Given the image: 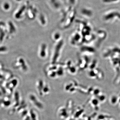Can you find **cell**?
I'll list each match as a JSON object with an SVG mask.
<instances>
[{
  "label": "cell",
  "mask_w": 120,
  "mask_h": 120,
  "mask_svg": "<svg viewBox=\"0 0 120 120\" xmlns=\"http://www.w3.org/2000/svg\"><path fill=\"white\" fill-rule=\"evenodd\" d=\"M63 43L64 42L63 41H60L56 45L54 52V54L52 60V63L53 64H55L57 60L58 56L60 55V50L62 47Z\"/></svg>",
  "instance_id": "1"
},
{
  "label": "cell",
  "mask_w": 120,
  "mask_h": 120,
  "mask_svg": "<svg viewBox=\"0 0 120 120\" xmlns=\"http://www.w3.org/2000/svg\"><path fill=\"white\" fill-rule=\"evenodd\" d=\"M46 46L45 44H43L42 45L41 52H40V56L41 57H45L46 56Z\"/></svg>",
  "instance_id": "2"
},
{
  "label": "cell",
  "mask_w": 120,
  "mask_h": 120,
  "mask_svg": "<svg viewBox=\"0 0 120 120\" xmlns=\"http://www.w3.org/2000/svg\"><path fill=\"white\" fill-rule=\"evenodd\" d=\"M80 38V35H79L78 34H76L75 35V36L73 37V41H79Z\"/></svg>",
  "instance_id": "3"
},
{
  "label": "cell",
  "mask_w": 120,
  "mask_h": 120,
  "mask_svg": "<svg viewBox=\"0 0 120 120\" xmlns=\"http://www.w3.org/2000/svg\"><path fill=\"white\" fill-rule=\"evenodd\" d=\"M57 74L58 75L60 76L62 75H63V71L62 69H58L57 71Z\"/></svg>",
  "instance_id": "4"
},
{
  "label": "cell",
  "mask_w": 120,
  "mask_h": 120,
  "mask_svg": "<svg viewBox=\"0 0 120 120\" xmlns=\"http://www.w3.org/2000/svg\"><path fill=\"white\" fill-rule=\"evenodd\" d=\"M60 35L59 34H56L54 35V38H55V39H56V40H57L58 39L60 38Z\"/></svg>",
  "instance_id": "5"
},
{
  "label": "cell",
  "mask_w": 120,
  "mask_h": 120,
  "mask_svg": "<svg viewBox=\"0 0 120 120\" xmlns=\"http://www.w3.org/2000/svg\"><path fill=\"white\" fill-rule=\"evenodd\" d=\"M56 73H55V72H52V73H51V74H50V76H51V77H54L55 76H56Z\"/></svg>",
  "instance_id": "6"
},
{
  "label": "cell",
  "mask_w": 120,
  "mask_h": 120,
  "mask_svg": "<svg viewBox=\"0 0 120 120\" xmlns=\"http://www.w3.org/2000/svg\"><path fill=\"white\" fill-rule=\"evenodd\" d=\"M75 69L74 68H72L71 69V72H75Z\"/></svg>",
  "instance_id": "7"
},
{
  "label": "cell",
  "mask_w": 120,
  "mask_h": 120,
  "mask_svg": "<svg viewBox=\"0 0 120 120\" xmlns=\"http://www.w3.org/2000/svg\"><path fill=\"white\" fill-rule=\"evenodd\" d=\"M8 8V4H6L5 5V8Z\"/></svg>",
  "instance_id": "8"
}]
</instances>
